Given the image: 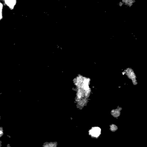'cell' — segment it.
Listing matches in <instances>:
<instances>
[{
    "instance_id": "5b68a950",
    "label": "cell",
    "mask_w": 147,
    "mask_h": 147,
    "mask_svg": "<svg viewBox=\"0 0 147 147\" xmlns=\"http://www.w3.org/2000/svg\"><path fill=\"white\" fill-rule=\"evenodd\" d=\"M118 5L119 6V7H122L124 5V4H123V2H122V1H120V2H119V3L118 4Z\"/></svg>"
},
{
    "instance_id": "277c9868",
    "label": "cell",
    "mask_w": 147,
    "mask_h": 147,
    "mask_svg": "<svg viewBox=\"0 0 147 147\" xmlns=\"http://www.w3.org/2000/svg\"><path fill=\"white\" fill-rule=\"evenodd\" d=\"M6 3L11 7H13L16 4V0H5Z\"/></svg>"
},
{
    "instance_id": "3957f363",
    "label": "cell",
    "mask_w": 147,
    "mask_h": 147,
    "mask_svg": "<svg viewBox=\"0 0 147 147\" xmlns=\"http://www.w3.org/2000/svg\"><path fill=\"white\" fill-rule=\"evenodd\" d=\"M124 5L131 7L135 2V0H121Z\"/></svg>"
},
{
    "instance_id": "7a4b0ae2",
    "label": "cell",
    "mask_w": 147,
    "mask_h": 147,
    "mask_svg": "<svg viewBox=\"0 0 147 147\" xmlns=\"http://www.w3.org/2000/svg\"><path fill=\"white\" fill-rule=\"evenodd\" d=\"M125 73L128 78L132 81L133 83L135 84H137V83L136 82V76L133 70L131 68H128L127 70L125 71Z\"/></svg>"
},
{
    "instance_id": "6da1fadb",
    "label": "cell",
    "mask_w": 147,
    "mask_h": 147,
    "mask_svg": "<svg viewBox=\"0 0 147 147\" xmlns=\"http://www.w3.org/2000/svg\"><path fill=\"white\" fill-rule=\"evenodd\" d=\"M89 81H90L86 80V78L84 77H78L77 80L75 81V85L78 88L76 97L77 98V101H78L77 102L84 101L85 103V97H88V96L85 94L86 91H84L89 89L88 85Z\"/></svg>"
},
{
    "instance_id": "8992f818",
    "label": "cell",
    "mask_w": 147,
    "mask_h": 147,
    "mask_svg": "<svg viewBox=\"0 0 147 147\" xmlns=\"http://www.w3.org/2000/svg\"><path fill=\"white\" fill-rule=\"evenodd\" d=\"M1 10H0V19L1 18V11H0Z\"/></svg>"
}]
</instances>
